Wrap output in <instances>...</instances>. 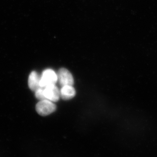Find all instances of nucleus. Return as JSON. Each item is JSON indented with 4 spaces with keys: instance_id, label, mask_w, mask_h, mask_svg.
<instances>
[{
    "instance_id": "obj_7",
    "label": "nucleus",
    "mask_w": 157,
    "mask_h": 157,
    "mask_svg": "<svg viewBox=\"0 0 157 157\" xmlns=\"http://www.w3.org/2000/svg\"><path fill=\"white\" fill-rule=\"evenodd\" d=\"M35 96L38 100H40V101L47 100L44 95V88H40L39 89L35 91Z\"/></svg>"
},
{
    "instance_id": "obj_1",
    "label": "nucleus",
    "mask_w": 157,
    "mask_h": 157,
    "mask_svg": "<svg viewBox=\"0 0 157 157\" xmlns=\"http://www.w3.org/2000/svg\"><path fill=\"white\" fill-rule=\"evenodd\" d=\"M56 106L52 101L48 100L40 101L36 105V110L39 115L45 116L54 112Z\"/></svg>"
},
{
    "instance_id": "obj_5",
    "label": "nucleus",
    "mask_w": 157,
    "mask_h": 157,
    "mask_svg": "<svg viewBox=\"0 0 157 157\" xmlns=\"http://www.w3.org/2000/svg\"><path fill=\"white\" fill-rule=\"evenodd\" d=\"M40 78L41 77L36 72L33 71L31 72L29 76L28 80L29 86L31 90L35 92L42 88L40 85Z\"/></svg>"
},
{
    "instance_id": "obj_3",
    "label": "nucleus",
    "mask_w": 157,
    "mask_h": 157,
    "mask_svg": "<svg viewBox=\"0 0 157 157\" xmlns=\"http://www.w3.org/2000/svg\"><path fill=\"white\" fill-rule=\"evenodd\" d=\"M57 74L58 81L62 86L67 85L73 86L74 84V79L73 75L67 69L61 68Z\"/></svg>"
},
{
    "instance_id": "obj_2",
    "label": "nucleus",
    "mask_w": 157,
    "mask_h": 157,
    "mask_svg": "<svg viewBox=\"0 0 157 157\" xmlns=\"http://www.w3.org/2000/svg\"><path fill=\"white\" fill-rule=\"evenodd\" d=\"M58 81L57 74L52 69H46L43 71L40 78V85L44 88L51 85L56 84Z\"/></svg>"
},
{
    "instance_id": "obj_6",
    "label": "nucleus",
    "mask_w": 157,
    "mask_h": 157,
    "mask_svg": "<svg viewBox=\"0 0 157 157\" xmlns=\"http://www.w3.org/2000/svg\"><path fill=\"white\" fill-rule=\"evenodd\" d=\"M60 92V97L65 101L72 99L76 94V90L73 86L67 85L62 86Z\"/></svg>"
},
{
    "instance_id": "obj_4",
    "label": "nucleus",
    "mask_w": 157,
    "mask_h": 157,
    "mask_svg": "<svg viewBox=\"0 0 157 157\" xmlns=\"http://www.w3.org/2000/svg\"><path fill=\"white\" fill-rule=\"evenodd\" d=\"M44 94L47 100L52 102H57L60 97V92L56 84L44 87Z\"/></svg>"
}]
</instances>
